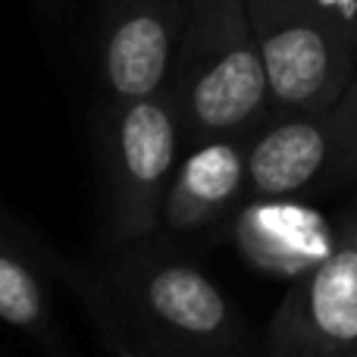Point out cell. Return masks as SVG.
<instances>
[{"label": "cell", "mask_w": 357, "mask_h": 357, "mask_svg": "<svg viewBox=\"0 0 357 357\" xmlns=\"http://www.w3.org/2000/svg\"><path fill=\"white\" fill-rule=\"evenodd\" d=\"M354 354H357V348H354Z\"/></svg>", "instance_id": "obj_12"}, {"label": "cell", "mask_w": 357, "mask_h": 357, "mask_svg": "<svg viewBox=\"0 0 357 357\" xmlns=\"http://www.w3.org/2000/svg\"><path fill=\"white\" fill-rule=\"evenodd\" d=\"M270 85V116L333 104L357 75V44L320 0H241Z\"/></svg>", "instance_id": "obj_4"}, {"label": "cell", "mask_w": 357, "mask_h": 357, "mask_svg": "<svg viewBox=\"0 0 357 357\" xmlns=\"http://www.w3.org/2000/svg\"><path fill=\"white\" fill-rule=\"evenodd\" d=\"M188 0H100L98 79L104 100L167 91Z\"/></svg>", "instance_id": "obj_7"}, {"label": "cell", "mask_w": 357, "mask_h": 357, "mask_svg": "<svg viewBox=\"0 0 357 357\" xmlns=\"http://www.w3.org/2000/svg\"><path fill=\"white\" fill-rule=\"evenodd\" d=\"M248 144L251 132H232L185 151L163 201L160 229L178 238H197L220 226L248 188Z\"/></svg>", "instance_id": "obj_9"}, {"label": "cell", "mask_w": 357, "mask_h": 357, "mask_svg": "<svg viewBox=\"0 0 357 357\" xmlns=\"http://www.w3.org/2000/svg\"><path fill=\"white\" fill-rule=\"evenodd\" d=\"M335 238L339 220L317 210L307 197L254 195L232 220V245L241 260L285 282L314 270L335 248Z\"/></svg>", "instance_id": "obj_8"}, {"label": "cell", "mask_w": 357, "mask_h": 357, "mask_svg": "<svg viewBox=\"0 0 357 357\" xmlns=\"http://www.w3.org/2000/svg\"><path fill=\"white\" fill-rule=\"evenodd\" d=\"M351 182H357V75L333 104L266 116L251 132V195L317 197Z\"/></svg>", "instance_id": "obj_5"}, {"label": "cell", "mask_w": 357, "mask_h": 357, "mask_svg": "<svg viewBox=\"0 0 357 357\" xmlns=\"http://www.w3.org/2000/svg\"><path fill=\"white\" fill-rule=\"evenodd\" d=\"M167 94L185 151L213 135L254 132L270 116V85L241 0H188Z\"/></svg>", "instance_id": "obj_2"}, {"label": "cell", "mask_w": 357, "mask_h": 357, "mask_svg": "<svg viewBox=\"0 0 357 357\" xmlns=\"http://www.w3.org/2000/svg\"><path fill=\"white\" fill-rule=\"evenodd\" d=\"M357 348V201L339 216L335 248L291 279L270 317L260 351L276 357H333Z\"/></svg>", "instance_id": "obj_6"}, {"label": "cell", "mask_w": 357, "mask_h": 357, "mask_svg": "<svg viewBox=\"0 0 357 357\" xmlns=\"http://www.w3.org/2000/svg\"><path fill=\"white\" fill-rule=\"evenodd\" d=\"M107 348L138 357H222L254 351L232 298L182 254L151 238L119 245L98 273L63 270Z\"/></svg>", "instance_id": "obj_1"}, {"label": "cell", "mask_w": 357, "mask_h": 357, "mask_svg": "<svg viewBox=\"0 0 357 357\" xmlns=\"http://www.w3.org/2000/svg\"><path fill=\"white\" fill-rule=\"evenodd\" d=\"M100 204L113 248L154 238L163 201L185 154L182 126L167 91L104 104L98 123Z\"/></svg>", "instance_id": "obj_3"}, {"label": "cell", "mask_w": 357, "mask_h": 357, "mask_svg": "<svg viewBox=\"0 0 357 357\" xmlns=\"http://www.w3.org/2000/svg\"><path fill=\"white\" fill-rule=\"evenodd\" d=\"M0 323L22 335L56 348L60 333L54 320L47 282L41 273V254L29 248V235L0 213Z\"/></svg>", "instance_id": "obj_10"}, {"label": "cell", "mask_w": 357, "mask_h": 357, "mask_svg": "<svg viewBox=\"0 0 357 357\" xmlns=\"http://www.w3.org/2000/svg\"><path fill=\"white\" fill-rule=\"evenodd\" d=\"M320 3L333 13L335 22H339L357 44V0H320Z\"/></svg>", "instance_id": "obj_11"}]
</instances>
